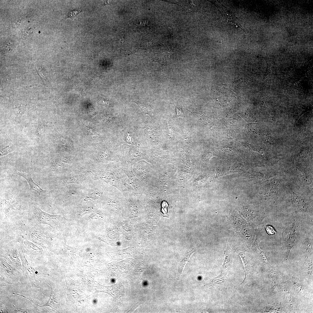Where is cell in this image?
<instances>
[{
  "label": "cell",
  "instance_id": "cell-12",
  "mask_svg": "<svg viewBox=\"0 0 313 313\" xmlns=\"http://www.w3.org/2000/svg\"><path fill=\"white\" fill-rule=\"evenodd\" d=\"M175 112L176 117H185L184 112L181 108L176 106Z\"/></svg>",
  "mask_w": 313,
  "mask_h": 313
},
{
  "label": "cell",
  "instance_id": "cell-5",
  "mask_svg": "<svg viewBox=\"0 0 313 313\" xmlns=\"http://www.w3.org/2000/svg\"><path fill=\"white\" fill-rule=\"evenodd\" d=\"M214 4L220 11L227 24L233 26L236 28H240L244 31L239 22L241 21L231 10L222 3L217 1H214Z\"/></svg>",
  "mask_w": 313,
  "mask_h": 313
},
{
  "label": "cell",
  "instance_id": "cell-4",
  "mask_svg": "<svg viewBox=\"0 0 313 313\" xmlns=\"http://www.w3.org/2000/svg\"><path fill=\"white\" fill-rule=\"evenodd\" d=\"M21 229L24 236L28 240L46 248L49 242V238L42 235L34 228L23 225Z\"/></svg>",
  "mask_w": 313,
  "mask_h": 313
},
{
  "label": "cell",
  "instance_id": "cell-10",
  "mask_svg": "<svg viewBox=\"0 0 313 313\" xmlns=\"http://www.w3.org/2000/svg\"><path fill=\"white\" fill-rule=\"evenodd\" d=\"M35 69L36 70L38 74H39L41 79L44 84L46 85L48 84L47 82H48V81H47V77L46 76V71L42 69V68L41 66L40 67L39 64L38 63H37L35 64Z\"/></svg>",
  "mask_w": 313,
  "mask_h": 313
},
{
  "label": "cell",
  "instance_id": "cell-7",
  "mask_svg": "<svg viewBox=\"0 0 313 313\" xmlns=\"http://www.w3.org/2000/svg\"><path fill=\"white\" fill-rule=\"evenodd\" d=\"M296 232L295 223L293 222L284 232L283 242L286 247L292 246L296 238Z\"/></svg>",
  "mask_w": 313,
  "mask_h": 313
},
{
  "label": "cell",
  "instance_id": "cell-2",
  "mask_svg": "<svg viewBox=\"0 0 313 313\" xmlns=\"http://www.w3.org/2000/svg\"><path fill=\"white\" fill-rule=\"evenodd\" d=\"M32 217L36 224H47L53 227L61 220L59 216L53 215L42 211L36 205L32 206Z\"/></svg>",
  "mask_w": 313,
  "mask_h": 313
},
{
  "label": "cell",
  "instance_id": "cell-14",
  "mask_svg": "<svg viewBox=\"0 0 313 313\" xmlns=\"http://www.w3.org/2000/svg\"><path fill=\"white\" fill-rule=\"evenodd\" d=\"M266 228L268 233L269 234L273 235L275 234V231L272 227L270 226H266Z\"/></svg>",
  "mask_w": 313,
  "mask_h": 313
},
{
  "label": "cell",
  "instance_id": "cell-6",
  "mask_svg": "<svg viewBox=\"0 0 313 313\" xmlns=\"http://www.w3.org/2000/svg\"><path fill=\"white\" fill-rule=\"evenodd\" d=\"M133 169L137 178L145 184H147L150 169L148 163L144 161H139L133 164Z\"/></svg>",
  "mask_w": 313,
  "mask_h": 313
},
{
  "label": "cell",
  "instance_id": "cell-9",
  "mask_svg": "<svg viewBox=\"0 0 313 313\" xmlns=\"http://www.w3.org/2000/svg\"><path fill=\"white\" fill-rule=\"evenodd\" d=\"M25 247L31 252L34 253H40L42 252L41 250L34 245L32 243L28 241H24Z\"/></svg>",
  "mask_w": 313,
  "mask_h": 313
},
{
  "label": "cell",
  "instance_id": "cell-3",
  "mask_svg": "<svg viewBox=\"0 0 313 313\" xmlns=\"http://www.w3.org/2000/svg\"><path fill=\"white\" fill-rule=\"evenodd\" d=\"M133 164L129 163L121 164L122 169L127 175L130 184L138 194H140L145 183L135 175L133 169Z\"/></svg>",
  "mask_w": 313,
  "mask_h": 313
},
{
  "label": "cell",
  "instance_id": "cell-15",
  "mask_svg": "<svg viewBox=\"0 0 313 313\" xmlns=\"http://www.w3.org/2000/svg\"><path fill=\"white\" fill-rule=\"evenodd\" d=\"M81 12V10H73L70 11L69 14V16L70 17H74L77 15L79 13Z\"/></svg>",
  "mask_w": 313,
  "mask_h": 313
},
{
  "label": "cell",
  "instance_id": "cell-16",
  "mask_svg": "<svg viewBox=\"0 0 313 313\" xmlns=\"http://www.w3.org/2000/svg\"><path fill=\"white\" fill-rule=\"evenodd\" d=\"M9 255L10 258L11 257L12 260H15V259L16 261H18V259L17 254L10 252L9 253Z\"/></svg>",
  "mask_w": 313,
  "mask_h": 313
},
{
  "label": "cell",
  "instance_id": "cell-8",
  "mask_svg": "<svg viewBox=\"0 0 313 313\" xmlns=\"http://www.w3.org/2000/svg\"><path fill=\"white\" fill-rule=\"evenodd\" d=\"M17 174L22 176L26 180L29 185L30 189L31 191L39 195L44 194L47 192V190L42 189L34 181L31 174L29 172L22 173L17 171Z\"/></svg>",
  "mask_w": 313,
  "mask_h": 313
},
{
  "label": "cell",
  "instance_id": "cell-11",
  "mask_svg": "<svg viewBox=\"0 0 313 313\" xmlns=\"http://www.w3.org/2000/svg\"><path fill=\"white\" fill-rule=\"evenodd\" d=\"M136 103L138 104L143 113L150 114L149 113L150 112V111L151 109V107L150 106L145 104L144 102H136Z\"/></svg>",
  "mask_w": 313,
  "mask_h": 313
},
{
  "label": "cell",
  "instance_id": "cell-1",
  "mask_svg": "<svg viewBox=\"0 0 313 313\" xmlns=\"http://www.w3.org/2000/svg\"><path fill=\"white\" fill-rule=\"evenodd\" d=\"M99 171L101 179L118 189L125 196L136 192L122 169L121 164L105 166L100 169Z\"/></svg>",
  "mask_w": 313,
  "mask_h": 313
},
{
  "label": "cell",
  "instance_id": "cell-13",
  "mask_svg": "<svg viewBox=\"0 0 313 313\" xmlns=\"http://www.w3.org/2000/svg\"><path fill=\"white\" fill-rule=\"evenodd\" d=\"M13 150L12 149L7 146L3 149L0 151V156H2L8 154L11 152Z\"/></svg>",
  "mask_w": 313,
  "mask_h": 313
}]
</instances>
